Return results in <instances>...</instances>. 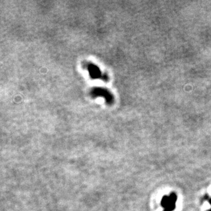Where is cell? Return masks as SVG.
Instances as JSON below:
<instances>
[{
    "mask_svg": "<svg viewBox=\"0 0 211 211\" xmlns=\"http://www.w3.org/2000/svg\"><path fill=\"white\" fill-rule=\"evenodd\" d=\"M88 70L90 75L93 78H100L102 76V73L99 68L96 65L93 64L88 65Z\"/></svg>",
    "mask_w": 211,
    "mask_h": 211,
    "instance_id": "obj_1",
    "label": "cell"
},
{
    "mask_svg": "<svg viewBox=\"0 0 211 211\" xmlns=\"http://www.w3.org/2000/svg\"><path fill=\"white\" fill-rule=\"evenodd\" d=\"M93 94L94 95H102L103 96L104 98H106V99L107 100L108 102L111 101L112 100V96L111 95H110V93H109V92H107L106 90L102 89H98V90H95L93 92Z\"/></svg>",
    "mask_w": 211,
    "mask_h": 211,
    "instance_id": "obj_2",
    "label": "cell"
}]
</instances>
